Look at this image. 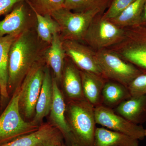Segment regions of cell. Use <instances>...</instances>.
<instances>
[{
  "label": "cell",
  "instance_id": "obj_1",
  "mask_svg": "<svg viewBox=\"0 0 146 146\" xmlns=\"http://www.w3.org/2000/svg\"><path fill=\"white\" fill-rule=\"evenodd\" d=\"M48 46L38 38L34 29L28 30L16 37L9 52V94L20 87L32 66L43 57Z\"/></svg>",
  "mask_w": 146,
  "mask_h": 146
},
{
  "label": "cell",
  "instance_id": "obj_2",
  "mask_svg": "<svg viewBox=\"0 0 146 146\" xmlns=\"http://www.w3.org/2000/svg\"><path fill=\"white\" fill-rule=\"evenodd\" d=\"M66 119L78 146H94L96 123L95 107L85 98L67 101Z\"/></svg>",
  "mask_w": 146,
  "mask_h": 146
},
{
  "label": "cell",
  "instance_id": "obj_3",
  "mask_svg": "<svg viewBox=\"0 0 146 146\" xmlns=\"http://www.w3.org/2000/svg\"><path fill=\"white\" fill-rule=\"evenodd\" d=\"M19 93L20 87L13 92L9 103L0 116V145L34 132L41 125L23 118L19 108Z\"/></svg>",
  "mask_w": 146,
  "mask_h": 146
},
{
  "label": "cell",
  "instance_id": "obj_4",
  "mask_svg": "<svg viewBox=\"0 0 146 146\" xmlns=\"http://www.w3.org/2000/svg\"><path fill=\"white\" fill-rule=\"evenodd\" d=\"M105 11L100 9L82 12H73L63 7L51 14L60 28V36L62 41L80 42L91 22Z\"/></svg>",
  "mask_w": 146,
  "mask_h": 146
},
{
  "label": "cell",
  "instance_id": "obj_5",
  "mask_svg": "<svg viewBox=\"0 0 146 146\" xmlns=\"http://www.w3.org/2000/svg\"><path fill=\"white\" fill-rule=\"evenodd\" d=\"M46 64L42 57L35 63L20 86L19 105L23 118L34 117L35 106L42 89Z\"/></svg>",
  "mask_w": 146,
  "mask_h": 146
},
{
  "label": "cell",
  "instance_id": "obj_6",
  "mask_svg": "<svg viewBox=\"0 0 146 146\" xmlns=\"http://www.w3.org/2000/svg\"><path fill=\"white\" fill-rule=\"evenodd\" d=\"M96 56L106 78L127 87L135 78L145 72L108 48L96 51Z\"/></svg>",
  "mask_w": 146,
  "mask_h": 146
},
{
  "label": "cell",
  "instance_id": "obj_7",
  "mask_svg": "<svg viewBox=\"0 0 146 146\" xmlns=\"http://www.w3.org/2000/svg\"><path fill=\"white\" fill-rule=\"evenodd\" d=\"M103 13L97 16L91 22L83 39L96 51L115 46L121 41L124 35V29L103 18Z\"/></svg>",
  "mask_w": 146,
  "mask_h": 146
},
{
  "label": "cell",
  "instance_id": "obj_8",
  "mask_svg": "<svg viewBox=\"0 0 146 146\" xmlns=\"http://www.w3.org/2000/svg\"><path fill=\"white\" fill-rule=\"evenodd\" d=\"M121 42L109 49L146 72V38L135 27L125 28Z\"/></svg>",
  "mask_w": 146,
  "mask_h": 146
},
{
  "label": "cell",
  "instance_id": "obj_9",
  "mask_svg": "<svg viewBox=\"0 0 146 146\" xmlns=\"http://www.w3.org/2000/svg\"><path fill=\"white\" fill-rule=\"evenodd\" d=\"M36 22L35 13L26 0L21 2L0 21V37L18 36L28 30L34 29Z\"/></svg>",
  "mask_w": 146,
  "mask_h": 146
},
{
  "label": "cell",
  "instance_id": "obj_10",
  "mask_svg": "<svg viewBox=\"0 0 146 146\" xmlns=\"http://www.w3.org/2000/svg\"><path fill=\"white\" fill-rule=\"evenodd\" d=\"M96 124L110 130L123 133L138 140L145 138V129L117 114L114 110L100 105L95 108Z\"/></svg>",
  "mask_w": 146,
  "mask_h": 146
},
{
  "label": "cell",
  "instance_id": "obj_11",
  "mask_svg": "<svg viewBox=\"0 0 146 146\" xmlns=\"http://www.w3.org/2000/svg\"><path fill=\"white\" fill-rule=\"evenodd\" d=\"M63 141L62 133L49 122L42 123L34 132L0 146H60Z\"/></svg>",
  "mask_w": 146,
  "mask_h": 146
},
{
  "label": "cell",
  "instance_id": "obj_12",
  "mask_svg": "<svg viewBox=\"0 0 146 146\" xmlns=\"http://www.w3.org/2000/svg\"><path fill=\"white\" fill-rule=\"evenodd\" d=\"M62 43L66 55L80 70L103 76L97 61L96 51L78 41L65 40Z\"/></svg>",
  "mask_w": 146,
  "mask_h": 146
},
{
  "label": "cell",
  "instance_id": "obj_13",
  "mask_svg": "<svg viewBox=\"0 0 146 146\" xmlns=\"http://www.w3.org/2000/svg\"><path fill=\"white\" fill-rule=\"evenodd\" d=\"M66 103L58 84L53 78V100L50 112V122L61 132L67 146H78L71 133L65 116Z\"/></svg>",
  "mask_w": 146,
  "mask_h": 146
},
{
  "label": "cell",
  "instance_id": "obj_14",
  "mask_svg": "<svg viewBox=\"0 0 146 146\" xmlns=\"http://www.w3.org/2000/svg\"><path fill=\"white\" fill-rule=\"evenodd\" d=\"M61 83L67 101L84 99L80 70L69 58L65 59Z\"/></svg>",
  "mask_w": 146,
  "mask_h": 146
},
{
  "label": "cell",
  "instance_id": "obj_15",
  "mask_svg": "<svg viewBox=\"0 0 146 146\" xmlns=\"http://www.w3.org/2000/svg\"><path fill=\"white\" fill-rule=\"evenodd\" d=\"M60 33L54 34L50 44L45 48L43 57L46 64L52 70L53 77L61 83L66 56Z\"/></svg>",
  "mask_w": 146,
  "mask_h": 146
},
{
  "label": "cell",
  "instance_id": "obj_16",
  "mask_svg": "<svg viewBox=\"0 0 146 146\" xmlns=\"http://www.w3.org/2000/svg\"><path fill=\"white\" fill-rule=\"evenodd\" d=\"M53 78L50 68L45 67L42 89L35 106V114L31 121L40 125L45 117L49 115L53 100Z\"/></svg>",
  "mask_w": 146,
  "mask_h": 146
},
{
  "label": "cell",
  "instance_id": "obj_17",
  "mask_svg": "<svg viewBox=\"0 0 146 146\" xmlns=\"http://www.w3.org/2000/svg\"><path fill=\"white\" fill-rule=\"evenodd\" d=\"M113 110L131 123L142 125L146 122V95L131 96Z\"/></svg>",
  "mask_w": 146,
  "mask_h": 146
},
{
  "label": "cell",
  "instance_id": "obj_18",
  "mask_svg": "<svg viewBox=\"0 0 146 146\" xmlns=\"http://www.w3.org/2000/svg\"><path fill=\"white\" fill-rule=\"evenodd\" d=\"M84 96L94 107L101 105L102 93L108 80L95 73L80 70Z\"/></svg>",
  "mask_w": 146,
  "mask_h": 146
},
{
  "label": "cell",
  "instance_id": "obj_19",
  "mask_svg": "<svg viewBox=\"0 0 146 146\" xmlns=\"http://www.w3.org/2000/svg\"><path fill=\"white\" fill-rule=\"evenodd\" d=\"M94 146H139V140L102 127L96 128Z\"/></svg>",
  "mask_w": 146,
  "mask_h": 146
},
{
  "label": "cell",
  "instance_id": "obj_20",
  "mask_svg": "<svg viewBox=\"0 0 146 146\" xmlns=\"http://www.w3.org/2000/svg\"><path fill=\"white\" fill-rule=\"evenodd\" d=\"M131 97L127 86L108 80L102 91L101 105L114 109Z\"/></svg>",
  "mask_w": 146,
  "mask_h": 146
},
{
  "label": "cell",
  "instance_id": "obj_21",
  "mask_svg": "<svg viewBox=\"0 0 146 146\" xmlns=\"http://www.w3.org/2000/svg\"><path fill=\"white\" fill-rule=\"evenodd\" d=\"M18 36L7 35L0 37V95L2 101L9 97L8 56L9 49Z\"/></svg>",
  "mask_w": 146,
  "mask_h": 146
},
{
  "label": "cell",
  "instance_id": "obj_22",
  "mask_svg": "<svg viewBox=\"0 0 146 146\" xmlns=\"http://www.w3.org/2000/svg\"><path fill=\"white\" fill-rule=\"evenodd\" d=\"M33 10L36 16L35 30L37 36L42 42L49 45L54 34L60 33V27L50 14L42 15Z\"/></svg>",
  "mask_w": 146,
  "mask_h": 146
},
{
  "label": "cell",
  "instance_id": "obj_23",
  "mask_svg": "<svg viewBox=\"0 0 146 146\" xmlns=\"http://www.w3.org/2000/svg\"><path fill=\"white\" fill-rule=\"evenodd\" d=\"M146 0H135L115 18L110 21L125 29L138 25Z\"/></svg>",
  "mask_w": 146,
  "mask_h": 146
},
{
  "label": "cell",
  "instance_id": "obj_24",
  "mask_svg": "<svg viewBox=\"0 0 146 146\" xmlns=\"http://www.w3.org/2000/svg\"><path fill=\"white\" fill-rule=\"evenodd\" d=\"M111 0H65L64 8L75 12H82L100 9H107Z\"/></svg>",
  "mask_w": 146,
  "mask_h": 146
},
{
  "label": "cell",
  "instance_id": "obj_25",
  "mask_svg": "<svg viewBox=\"0 0 146 146\" xmlns=\"http://www.w3.org/2000/svg\"><path fill=\"white\" fill-rule=\"evenodd\" d=\"M29 5L37 13L50 14L64 7L65 0H26Z\"/></svg>",
  "mask_w": 146,
  "mask_h": 146
},
{
  "label": "cell",
  "instance_id": "obj_26",
  "mask_svg": "<svg viewBox=\"0 0 146 146\" xmlns=\"http://www.w3.org/2000/svg\"><path fill=\"white\" fill-rule=\"evenodd\" d=\"M135 0H111L102 17L107 20L115 18Z\"/></svg>",
  "mask_w": 146,
  "mask_h": 146
},
{
  "label": "cell",
  "instance_id": "obj_27",
  "mask_svg": "<svg viewBox=\"0 0 146 146\" xmlns=\"http://www.w3.org/2000/svg\"><path fill=\"white\" fill-rule=\"evenodd\" d=\"M127 88L131 96L146 95V72L135 78Z\"/></svg>",
  "mask_w": 146,
  "mask_h": 146
},
{
  "label": "cell",
  "instance_id": "obj_28",
  "mask_svg": "<svg viewBox=\"0 0 146 146\" xmlns=\"http://www.w3.org/2000/svg\"><path fill=\"white\" fill-rule=\"evenodd\" d=\"M25 0H0V16L12 11L15 6Z\"/></svg>",
  "mask_w": 146,
  "mask_h": 146
},
{
  "label": "cell",
  "instance_id": "obj_29",
  "mask_svg": "<svg viewBox=\"0 0 146 146\" xmlns=\"http://www.w3.org/2000/svg\"><path fill=\"white\" fill-rule=\"evenodd\" d=\"M137 26L146 27V0L144 3L139 23Z\"/></svg>",
  "mask_w": 146,
  "mask_h": 146
},
{
  "label": "cell",
  "instance_id": "obj_30",
  "mask_svg": "<svg viewBox=\"0 0 146 146\" xmlns=\"http://www.w3.org/2000/svg\"><path fill=\"white\" fill-rule=\"evenodd\" d=\"M133 27H135L136 30L146 38V27L140 26H135Z\"/></svg>",
  "mask_w": 146,
  "mask_h": 146
},
{
  "label": "cell",
  "instance_id": "obj_31",
  "mask_svg": "<svg viewBox=\"0 0 146 146\" xmlns=\"http://www.w3.org/2000/svg\"><path fill=\"white\" fill-rule=\"evenodd\" d=\"M144 134H145V138H146V128L145 129V131H144Z\"/></svg>",
  "mask_w": 146,
  "mask_h": 146
},
{
  "label": "cell",
  "instance_id": "obj_32",
  "mask_svg": "<svg viewBox=\"0 0 146 146\" xmlns=\"http://www.w3.org/2000/svg\"><path fill=\"white\" fill-rule=\"evenodd\" d=\"M60 146H67L66 145H65V144H63V145H61Z\"/></svg>",
  "mask_w": 146,
  "mask_h": 146
},
{
  "label": "cell",
  "instance_id": "obj_33",
  "mask_svg": "<svg viewBox=\"0 0 146 146\" xmlns=\"http://www.w3.org/2000/svg\"><path fill=\"white\" fill-rule=\"evenodd\" d=\"M56 146V145H50V146Z\"/></svg>",
  "mask_w": 146,
  "mask_h": 146
}]
</instances>
